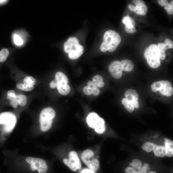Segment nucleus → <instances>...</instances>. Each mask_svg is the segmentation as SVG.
I'll return each mask as SVG.
<instances>
[{
	"instance_id": "1",
	"label": "nucleus",
	"mask_w": 173,
	"mask_h": 173,
	"mask_svg": "<svg viewBox=\"0 0 173 173\" xmlns=\"http://www.w3.org/2000/svg\"><path fill=\"white\" fill-rule=\"evenodd\" d=\"M9 173H48V161L40 157L23 155L18 149L3 151Z\"/></svg>"
},
{
	"instance_id": "2",
	"label": "nucleus",
	"mask_w": 173,
	"mask_h": 173,
	"mask_svg": "<svg viewBox=\"0 0 173 173\" xmlns=\"http://www.w3.org/2000/svg\"><path fill=\"white\" fill-rule=\"evenodd\" d=\"M18 116L11 112L0 113V148L3 147L16 127Z\"/></svg>"
},
{
	"instance_id": "3",
	"label": "nucleus",
	"mask_w": 173,
	"mask_h": 173,
	"mask_svg": "<svg viewBox=\"0 0 173 173\" xmlns=\"http://www.w3.org/2000/svg\"><path fill=\"white\" fill-rule=\"evenodd\" d=\"M144 55L151 68H156L160 66L161 60L157 45L153 44L150 45L146 49Z\"/></svg>"
},
{
	"instance_id": "4",
	"label": "nucleus",
	"mask_w": 173,
	"mask_h": 173,
	"mask_svg": "<svg viewBox=\"0 0 173 173\" xmlns=\"http://www.w3.org/2000/svg\"><path fill=\"white\" fill-rule=\"evenodd\" d=\"M121 41V37L117 32L109 30L105 33L103 42L107 45L109 52H112L116 50Z\"/></svg>"
},
{
	"instance_id": "5",
	"label": "nucleus",
	"mask_w": 173,
	"mask_h": 173,
	"mask_svg": "<svg viewBox=\"0 0 173 173\" xmlns=\"http://www.w3.org/2000/svg\"><path fill=\"white\" fill-rule=\"evenodd\" d=\"M7 98L10 102L11 106L17 109L19 106L25 107L27 104V96L23 94H17L13 90L8 91L7 93Z\"/></svg>"
},
{
	"instance_id": "6",
	"label": "nucleus",
	"mask_w": 173,
	"mask_h": 173,
	"mask_svg": "<svg viewBox=\"0 0 173 173\" xmlns=\"http://www.w3.org/2000/svg\"><path fill=\"white\" fill-rule=\"evenodd\" d=\"M81 157L83 162L90 169L96 171L99 169V161L94 158V154L92 150L90 149L85 150L82 152Z\"/></svg>"
},
{
	"instance_id": "7",
	"label": "nucleus",
	"mask_w": 173,
	"mask_h": 173,
	"mask_svg": "<svg viewBox=\"0 0 173 173\" xmlns=\"http://www.w3.org/2000/svg\"><path fill=\"white\" fill-rule=\"evenodd\" d=\"M151 88L153 92L159 91L162 95L167 97L171 94L173 91L171 83L166 80L154 82L151 85Z\"/></svg>"
},
{
	"instance_id": "8",
	"label": "nucleus",
	"mask_w": 173,
	"mask_h": 173,
	"mask_svg": "<svg viewBox=\"0 0 173 173\" xmlns=\"http://www.w3.org/2000/svg\"><path fill=\"white\" fill-rule=\"evenodd\" d=\"M23 82V83L17 84V88L24 92H31L34 90V86L36 83V80L32 76H26L24 79Z\"/></svg>"
},
{
	"instance_id": "9",
	"label": "nucleus",
	"mask_w": 173,
	"mask_h": 173,
	"mask_svg": "<svg viewBox=\"0 0 173 173\" xmlns=\"http://www.w3.org/2000/svg\"><path fill=\"white\" fill-rule=\"evenodd\" d=\"M64 50L66 53L71 51H77L84 49L82 46L80 44L78 39L75 37L69 38L64 44Z\"/></svg>"
},
{
	"instance_id": "10",
	"label": "nucleus",
	"mask_w": 173,
	"mask_h": 173,
	"mask_svg": "<svg viewBox=\"0 0 173 173\" xmlns=\"http://www.w3.org/2000/svg\"><path fill=\"white\" fill-rule=\"evenodd\" d=\"M108 70L114 78L119 79L122 77L123 70L120 61L116 60L112 63L109 66Z\"/></svg>"
},
{
	"instance_id": "11",
	"label": "nucleus",
	"mask_w": 173,
	"mask_h": 173,
	"mask_svg": "<svg viewBox=\"0 0 173 173\" xmlns=\"http://www.w3.org/2000/svg\"><path fill=\"white\" fill-rule=\"evenodd\" d=\"M100 118L96 113H90L86 118V122L89 126L94 128L99 121Z\"/></svg>"
},
{
	"instance_id": "12",
	"label": "nucleus",
	"mask_w": 173,
	"mask_h": 173,
	"mask_svg": "<svg viewBox=\"0 0 173 173\" xmlns=\"http://www.w3.org/2000/svg\"><path fill=\"white\" fill-rule=\"evenodd\" d=\"M55 81L57 84V90L60 94L63 96H66L69 94L71 89L68 84L57 82L55 80Z\"/></svg>"
},
{
	"instance_id": "13",
	"label": "nucleus",
	"mask_w": 173,
	"mask_h": 173,
	"mask_svg": "<svg viewBox=\"0 0 173 173\" xmlns=\"http://www.w3.org/2000/svg\"><path fill=\"white\" fill-rule=\"evenodd\" d=\"M153 150L155 156L164 157L166 156V150L164 146H159L155 144Z\"/></svg>"
},
{
	"instance_id": "14",
	"label": "nucleus",
	"mask_w": 173,
	"mask_h": 173,
	"mask_svg": "<svg viewBox=\"0 0 173 173\" xmlns=\"http://www.w3.org/2000/svg\"><path fill=\"white\" fill-rule=\"evenodd\" d=\"M70 160L75 165L77 169L79 170L81 167V161L77 153L75 151L71 152L69 154Z\"/></svg>"
},
{
	"instance_id": "15",
	"label": "nucleus",
	"mask_w": 173,
	"mask_h": 173,
	"mask_svg": "<svg viewBox=\"0 0 173 173\" xmlns=\"http://www.w3.org/2000/svg\"><path fill=\"white\" fill-rule=\"evenodd\" d=\"M94 129L96 132L98 134H102L105 132L106 130L105 122L103 118H100Z\"/></svg>"
},
{
	"instance_id": "16",
	"label": "nucleus",
	"mask_w": 173,
	"mask_h": 173,
	"mask_svg": "<svg viewBox=\"0 0 173 173\" xmlns=\"http://www.w3.org/2000/svg\"><path fill=\"white\" fill-rule=\"evenodd\" d=\"M165 147L166 150V156L169 157L173 156V142L170 139L165 138Z\"/></svg>"
},
{
	"instance_id": "17",
	"label": "nucleus",
	"mask_w": 173,
	"mask_h": 173,
	"mask_svg": "<svg viewBox=\"0 0 173 173\" xmlns=\"http://www.w3.org/2000/svg\"><path fill=\"white\" fill-rule=\"evenodd\" d=\"M124 95L126 98L129 100L138 101L139 99V95L137 92L132 89L127 90Z\"/></svg>"
},
{
	"instance_id": "18",
	"label": "nucleus",
	"mask_w": 173,
	"mask_h": 173,
	"mask_svg": "<svg viewBox=\"0 0 173 173\" xmlns=\"http://www.w3.org/2000/svg\"><path fill=\"white\" fill-rule=\"evenodd\" d=\"M123 70L126 71H132L134 67V63L128 60H123L120 62Z\"/></svg>"
},
{
	"instance_id": "19",
	"label": "nucleus",
	"mask_w": 173,
	"mask_h": 173,
	"mask_svg": "<svg viewBox=\"0 0 173 173\" xmlns=\"http://www.w3.org/2000/svg\"><path fill=\"white\" fill-rule=\"evenodd\" d=\"M55 80L58 82L65 83L68 84L69 80L67 76L62 72L59 71L56 73Z\"/></svg>"
},
{
	"instance_id": "20",
	"label": "nucleus",
	"mask_w": 173,
	"mask_h": 173,
	"mask_svg": "<svg viewBox=\"0 0 173 173\" xmlns=\"http://www.w3.org/2000/svg\"><path fill=\"white\" fill-rule=\"evenodd\" d=\"M122 103L128 112L132 113L134 110L135 107L131 101L124 98L122 100Z\"/></svg>"
},
{
	"instance_id": "21",
	"label": "nucleus",
	"mask_w": 173,
	"mask_h": 173,
	"mask_svg": "<svg viewBox=\"0 0 173 173\" xmlns=\"http://www.w3.org/2000/svg\"><path fill=\"white\" fill-rule=\"evenodd\" d=\"M147 11V7L144 4L140 6H136V10L134 12L139 15L145 16Z\"/></svg>"
},
{
	"instance_id": "22",
	"label": "nucleus",
	"mask_w": 173,
	"mask_h": 173,
	"mask_svg": "<svg viewBox=\"0 0 173 173\" xmlns=\"http://www.w3.org/2000/svg\"><path fill=\"white\" fill-rule=\"evenodd\" d=\"M84 49L77 51H71L68 53V57L70 59L76 60L82 55Z\"/></svg>"
},
{
	"instance_id": "23",
	"label": "nucleus",
	"mask_w": 173,
	"mask_h": 173,
	"mask_svg": "<svg viewBox=\"0 0 173 173\" xmlns=\"http://www.w3.org/2000/svg\"><path fill=\"white\" fill-rule=\"evenodd\" d=\"M157 46L160 59L162 60H164L165 59L166 55L165 52L167 50L165 46L164 43H158Z\"/></svg>"
},
{
	"instance_id": "24",
	"label": "nucleus",
	"mask_w": 173,
	"mask_h": 173,
	"mask_svg": "<svg viewBox=\"0 0 173 173\" xmlns=\"http://www.w3.org/2000/svg\"><path fill=\"white\" fill-rule=\"evenodd\" d=\"M155 144L149 142L144 143L142 146L143 150L149 153L152 151L154 149Z\"/></svg>"
},
{
	"instance_id": "25",
	"label": "nucleus",
	"mask_w": 173,
	"mask_h": 173,
	"mask_svg": "<svg viewBox=\"0 0 173 173\" xmlns=\"http://www.w3.org/2000/svg\"><path fill=\"white\" fill-rule=\"evenodd\" d=\"M129 165L131 167L136 169L140 170L142 167V164L141 161L137 159H135L133 160L132 163L129 164Z\"/></svg>"
},
{
	"instance_id": "26",
	"label": "nucleus",
	"mask_w": 173,
	"mask_h": 173,
	"mask_svg": "<svg viewBox=\"0 0 173 173\" xmlns=\"http://www.w3.org/2000/svg\"><path fill=\"white\" fill-rule=\"evenodd\" d=\"M9 54L8 49L5 48L0 51V62H5L7 59Z\"/></svg>"
},
{
	"instance_id": "27",
	"label": "nucleus",
	"mask_w": 173,
	"mask_h": 173,
	"mask_svg": "<svg viewBox=\"0 0 173 173\" xmlns=\"http://www.w3.org/2000/svg\"><path fill=\"white\" fill-rule=\"evenodd\" d=\"M64 164L68 167L72 171H75L77 170V169L75 164L70 160L64 158L63 160Z\"/></svg>"
},
{
	"instance_id": "28",
	"label": "nucleus",
	"mask_w": 173,
	"mask_h": 173,
	"mask_svg": "<svg viewBox=\"0 0 173 173\" xmlns=\"http://www.w3.org/2000/svg\"><path fill=\"white\" fill-rule=\"evenodd\" d=\"M122 22L125 26V27L128 28H131L134 27L132 24L130 17L128 15L124 17L122 19Z\"/></svg>"
},
{
	"instance_id": "29",
	"label": "nucleus",
	"mask_w": 173,
	"mask_h": 173,
	"mask_svg": "<svg viewBox=\"0 0 173 173\" xmlns=\"http://www.w3.org/2000/svg\"><path fill=\"white\" fill-rule=\"evenodd\" d=\"M13 40L15 44L18 46H21L23 44V41L21 38L18 35L15 34L13 36Z\"/></svg>"
},
{
	"instance_id": "30",
	"label": "nucleus",
	"mask_w": 173,
	"mask_h": 173,
	"mask_svg": "<svg viewBox=\"0 0 173 173\" xmlns=\"http://www.w3.org/2000/svg\"><path fill=\"white\" fill-rule=\"evenodd\" d=\"M164 44L166 50L173 48V42L169 39H165Z\"/></svg>"
},
{
	"instance_id": "31",
	"label": "nucleus",
	"mask_w": 173,
	"mask_h": 173,
	"mask_svg": "<svg viewBox=\"0 0 173 173\" xmlns=\"http://www.w3.org/2000/svg\"><path fill=\"white\" fill-rule=\"evenodd\" d=\"M83 92L86 95L90 96L93 94L92 88L89 86H85L83 89Z\"/></svg>"
},
{
	"instance_id": "32",
	"label": "nucleus",
	"mask_w": 173,
	"mask_h": 173,
	"mask_svg": "<svg viewBox=\"0 0 173 173\" xmlns=\"http://www.w3.org/2000/svg\"><path fill=\"white\" fill-rule=\"evenodd\" d=\"M140 171L131 167H127L125 170V173H140Z\"/></svg>"
},
{
	"instance_id": "33",
	"label": "nucleus",
	"mask_w": 173,
	"mask_h": 173,
	"mask_svg": "<svg viewBox=\"0 0 173 173\" xmlns=\"http://www.w3.org/2000/svg\"><path fill=\"white\" fill-rule=\"evenodd\" d=\"M103 77L99 75L95 76L93 78L92 81L95 84L103 81Z\"/></svg>"
},
{
	"instance_id": "34",
	"label": "nucleus",
	"mask_w": 173,
	"mask_h": 173,
	"mask_svg": "<svg viewBox=\"0 0 173 173\" xmlns=\"http://www.w3.org/2000/svg\"><path fill=\"white\" fill-rule=\"evenodd\" d=\"M92 91H93V94L95 96H97L99 95L100 93V91L97 88V86H96V85L95 84V85L92 87Z\"/></svg>"
},
{
	"instance_id": "35",
	"label": "nucleus",
	"mask_w": 173,
	"mask_h": 173,
	"mask_svg": "<svg viewBox=\"0 0 173 173\" xmlns=\"http://www.w3.org/2000/svg\"><path fill=\"white\" fill-rule=\"evenodd\" d=\"M149 167V165L148 164L146 163L144 164L140 170V173H147Z\"/></svg>"
},
{
	"instance_id": "36",
	"label": "nucleus",
	"mask_w": 173,
	"mask_h": 173,
	"mask_svg": "<svg viewBox=\"0 0 173 173\" xmlns=\"http://www.w3.org/2000/svg\"><path fill=\"white\" fill-rule=\"evenodd\" d=\"M125 29L127 33L131 34L134 33L137 31L135 27L131 28H128L125 27Z\"/></svg>"
},
{
	"instance_id": "37",
	"label": "nucleus",
	"mask_w": 173,
	"mask_h": 173,
	"mask_svg": "<svg viewBox=\"0 0 173 173\" xmlns=\"http://www.w3.org/2000/svg\"><path fill=\"white\" fill-rule=\"evenodd\" d=\"M101 51L103 52H105L108 50V46L105 43L103 42L102 45H101L100 48Z\"/></svg>"
},
{
	"instance_id": "38",
	"label": "nucleus",
	"mask_w": 173,
	"mask_h": 173,
	"mask_svg": "<svg viewBox=\"0 0 173 173\" xmlns=\"http://www.w3.org/2000/svg\"><path fill=\"white\" fill-rule=\"evenodd\" d=\"M167 13L171 15H172L173 14V1H171L170 3V6L169 8L166 10Z\"/></svg>"
},
{
	"instance_id": "39",
	"label": "nucleus",
	"mask_w": 173,
	"mask_h": 173,
	"mask_svg": "<svg viewBox=\"0 0 173 173\" xmlns=\"http://www.w3.org/2000/svg\"><path fill=\"white\" fill-rule=\"evenodd\" d=\"M133 2L136 6H140L145 3L142 0H134Z\"/></svg>"
},
{
	"instance_id": "40",
	"label": "nucleus",
	"mask_w": 173,
	"mask_h": 173,
	"mask_svg": "<svg viewBox=\"0 0 173 173\" xmlns=\"http://www.w3.org/2000/svg\"><path fill=\"white\" fill-rule=\"evenodd\" d=\"M158 3L161 6L164 7L168 3V2L166 0H159Z\"/></svg>"
},
{
	"instance_id": "41",
	"label": "nucleus",
	"mask_w": 173,
	"mask_h": 173,
	"mask_svg": "<svg viewBox=\"0 0 173 173\" xmlns=\"http://www.w3.org/2000/svg\"><path fill=\"white\" fill-rule=\"evenodd\" d=\"M81 173H95L94 171L89 169H85L83 170Z\"/></svg>"
},
{
	"instance_id": "42",
	"label": "nucleus",
	"mask_w": 173,
	"mask_h": 173,
	"mask_svg": "<svg viewBox=\"0 0 173 173\" xmlns=\"http://www.w3.org/2000/svg\"><path fill=\"white\" fill-rule=\"evenodd\" d=\"M135 107L138 108L139 107V102L138 101H131Z\"/></svg>"
},
{
	"instance_id": "43",
	"label": "nucleus",
	"mask_w": 173,
	"mask_h": 173,
	"mask_svg": "<svg viewBox=\"0 0 173 173\" xmlns=\"http://www.w3.org/2000/svg\"><path fill=\"white\" fill-rule=\"evenodd\" d=\"M128 8L130 10L134 12L136 10V6L131 4H130L128 5Z\"/></svg>"
},
{
	"instance_id": "44",
	"label": "nucleus",
	"mask_w": 173,
	"mask_h": 173,
	"mask_svg": "<svg viewBox=\"0 0 173 173\" xmlns=\"http://www.w3.org/2000/svg\"><path fill=\"white\" fill-rule=\"evenodd\" d=\"M95 84L97 87L102 88L105 85V83L103 81H102L98 83L97 84Z\"/></svg>"
},
{
	"instance_id": "45",
	"label": "nucleus",
	"mask_w": 173,
	"mask_h": 173,
	"mask_svg": "<svg viewBox=\"0 0 173 173\" xmlns=\"http://www.w3.org/2000/svg\"><path fill=\"white\" fill-rule=\"evenodd\" d=\"M88 86H91L92 88L95 85V84L93 82V81H90L88 82Z\"/></svg>"
},
{
	"instance_id": "46",
	"label": "nucleus",
	"mask_w": 173,
	"mask_h": 173,
	"mask_svg": "<svg viewBox=\"0 0 173 173\" xmlns=\"http://www.w3.org/2000/svg\"><path fill=\"white\" fill-rule=\"evenodd\" d=\"M130 19L132 24L134 26L135 25V22L134 20L131 17H130Z\"/></svg>"
},
{
	"instance_id": "47",
	"label": "nucleus",
	"mask_w": 173,
	"mask_h": 173,
	"mask_svg": "<svg viewBox=\"0 0 173 173\" xmlns=\"http://www.w3.org/2000/svg\"><path fill=\"white\" fill-rule=\"evenodd\" d=\"M7 1H6V0H0V4H4Z\"/></svg>"
},
{
	"instance_id": "48",
	"label": "nucleus",
	"mask_w": 173,
	"mask_h": 173,
	"mask_svg": "<svg viewBox=\"0 0 173 173\" xmlns=\"http://www.w3.org/2000/svg\"><path fill=\"white\" fill-rule=\"evenodd\" d=\"M170 6V4L168 3L167 4L165 7V10H166L167 8H168L169 6Z\"/></svg>"
},
{
	"instance_id": "49",
	"label": "nucleus",
	"mask_w": 173,
	"mask_h": 173,
	"mask_svg": "<svg viewBox=\"0 0 173 173\" xmlns=\"http://www.w3.org/2000/svg\"><path fill=\"white\" fill-rule=\"evenodd\" d=\"M147 173H157L156 172L154 171H151Z\"/></svg>"
},
{
	"instance_id": "50",
	"label": "nucleus",
	"mask_w": 173,
	"mask_h": 173,
	"mask_svg": "<svg viewBox=\"0 0 173 173\" xmlns=\"http://www.w3.org/2000/svg\"><path fill=\"white\" fill-rule=\"evenodd\" d=\"M0 173H2L1 171H0Z\"/></svg>"
}]
</instances>
